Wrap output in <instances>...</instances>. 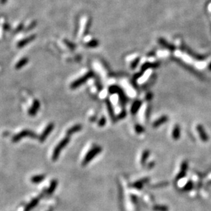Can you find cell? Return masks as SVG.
<instances>
[{"instance_id":"obj_18","label":"cell","mask_w":211,"mask_h":211,"mask_svg":"<svg viewBox=\"0 0 211 211\" xmlns=\"http://www.w3.org/2000/svg\"><path fill=\"white\" fill-rule=\"evenodd\" d=\"M154 211H169V208L164 205H155L153 206Z\"/></svg>"},{"instance_id":"obj_22","label":"cell","mask_w":211,"mask_h":211,"mask_svg":"<svg viewBox=\"0 0 211 211\" xmlns=\"http://www.w3.org/2000/svg\"><path fill=\"white\" fill-rule=\"evenodd\" d=\"M193 182H192L191 181H189V182H188L185 185V187H183V189H182V191H190V190H191L192 189H193Z\"/></svg>"},{"instance_id":"obj_5","label":"cell","mask_w":211,"mask_h":211,"mask_svg":"<svg viewBox=\"0 0 211 211\" xmlns=\"http://www.w3.org/2000/svg\"><path fill=\"white\" fill-rule=\"evenodd\" d=\"M197 130L198 132V134L200 137L201 141H203L204 142H206L208 141V134H206V131H205L204 127L203 126L199 124L197 126Z\"/></svg>"},{"instance_id":"obj_2","label":"cell","mask_w":211,"mask_h":211,"mask_svg":"<svg viewBox=\"0 0 211 211\" xmlns=\"http://www.w3.org/2000/svg\"><path fill=\"white\" fill-rule=\"evenodd\" d=\"M69 142V137H66L63 139L62 141H61L60 143L58 144V145L55 147L54 150H53V155H52V159L53 160H57L58 158L59 154H60V151L62 149L64 148V147L66 146V145L68 144Z\"/></svg>"},{"instance_id":"obj_20","label":"cell","mask_w":211,"mask_h":211,"mask_svg":"<svg viewBox=\"0 0 211 211\" xmlns=\"http://www.w3.org/2000/svg\"><path fill=\"white\" fill-rule=\"evenodd\" d=\"M34 37H35V36H30V37L26 38V39L24 40V41H20L18 43V47H23V46H24L25 45H26L27 43H30V41H32V40L34 39Z\"/></svg>"},{"instance_id":"obj_30","label":"cell","mask_w":211,"mask_h":211,"mask_svg":"<svg viewBox=\"0 0 211 211\" xmlns=\"http://www.w3.org/2000/svg\"><path fill=\"white\" fill-rule=\"evenodd\" d=\"M131 199H132V201H133L134 203H137V196H135V195H131Z\"/></svg>"},{"instance_id":"obj_3","label":"cell","mask_w":211,"mask_h":211,"mask_svg":"<svg viewBox=\"0 0 211 211\" xmlns=\"http://www.w3.org/2000/svg\"><path fill=\"white\" fill-rule=\"evenodd\" d=\"M93 76V71H89L86 75H84L81 78H80L79 79L76 80V81H74L73 83L71 84V89H76V88L79 87L83 84L84 82L87 81L89 78H91V77Z\"/></svg>"},{"instance_id":"obj_19","label":"cell","mask_w":211,"mask_h":211,"mask_svg":"<svg viewBox=\"0 0 211 211\" xmlns=\"http://www.w3.org/2000/svg\"><path fill=\"white\" fill-rule=\"evenodd\" d=\"M149 150H145V151H143V154H142L141 160V163L142 165H145V162H146L147 159L149 157Z\"/></svg>"},{"instance_id":"obj_9","label":"cell","mask_w":211,"mask_h":211,"mask_svg":"<svg viewBox=\"0 0 211 211\" xmlns=\"http://www.w3.org/2000/svg\"><path fill=\"white\" fill-rule=\"evenodd\" d=\"M106 106H107V108H108L109 115H110L111 119H112L113 121H115L117 119V117H115V113H114V110H113V108H112V103H110V101H109V99H107L106 101Z\"/></svg>"},{"instance_id":"obj_17","label":"cell","mask_w":211,"mask_h":211,"mask_svg":"<svg viewBox=\"0 0 211 211\" xmlns=\"http://www.w3.org/2000/svg\"><path fill=\"white\" fill-rule=\"evenodd\" d=\"M158 64L156 63H150V62H146L145 63L143 66H142V71H146L149 68H155V67H158Z\"/></svg>"},{"instance_id":"obj_11","label":"cell","mask_w":211,"mask_h":211,"mask_svg":"<svg viewBox=\"0 0 211 211\" xmlns=\"http://www.w3.org/2000/svg\"><path fill=\"white\" fill-rule=\"evenodd\" d=\"M142 105V102L139 100H136L134 102L132 103V108H131V112L132 114H136L138 112V110H139V108H141Z\"/></svg>"},{"instance_id":"obj_25","label":"cell","mask_w":211,"mask_h":211,"mask_svg":"<svg viewBox=\"0 0 211 211\" xmlns=\"http://www.w3.org/2000/svg\"><path fill=\"white\" fill-rule=\"evenodd\" d=\"M56 185H57V182L56 181V180H53V181H52V182H51V184L50 188H49V193H51V192H53V191H54L55 188L56 187Z\"/></svg>"},{"instance_id":"obj_12","label":"cell","mask_w":211,"mask_h":211,"mask_svg":"<svg viewBox=\"0 0 211 211\" xmlns=\"http://www.w3.org/2000/svg\"><path fill=\"white\" fill-rule=\"evenodd\" d=\"M172 137L174 140H178L180 137V128L178 125L174 127L172 132Z\"/></svg>"},{"instance_id":"obj_24","label":"cell","mask_w":211,"mask_h":211,"mask_svg":"<svg viewBox=\"0 0 211 211\" xmlns=\"http://www.w3.org/2000/svg\"><path fill=\"white\" fill-rule=\"evenodd\" d=\"M86 45L90 47H96L99 45V42L98 41H97V40L94 39L89 42V43L86 44Z\"/></svg>"},{"instance_id":"obj_1","label":"cell","mask_w":211,"mask_h":211,"mask_svg":"<svg viewBox=\"0 0 211 211\" xmlns=\"http://www.w3.org/2000/svg\"><path fill=\"white\" fill-rule=\"evenodd\" d=\"M101 151V147L97 146V145L94 146L93 148L89 151V152L86 153L85 158H84L83 162H82V165L84 166L86 165V164H87L88 163L91 162V161L93 160V159L95 158L98 153H100Z\"/></svg>"},{"instance_id":"obj_21","label":"cell","mask_w":211,"mask_h":211,"mask_svg":"<svg viewBox=\"0 0 211 211\" xmlns=\"http://www.w3.org/2000/svg\"><path fill=\"white\" fill-rule=\"evenodd\" d=\"M121 91V89L117 86L113 85L110 86V88H109V92L112 94H115V93L119 94Z\"/></svg>"},{"instance_id":"obj_6","label":"cell","mask_w":211,"mask_h":211,"mask_svg":"<svg viewBox=\"0 0 211 211\" xmlns=\"http://www.w3.org/2000/svg\"><path fill=\"white\" fill-rule=\"evenodd\" d=\"M187 169H188V163L187 161H184V162H182V164H181L180 171L179 174H178L177 177H176V180H179L185 177L186 174H187Z\"/></svg>"},{"instance_id":"obj_28","label":"cell","mask_w":211,"mask_h":211,"mask_svg":"<svg viewBox=\"0 0 211 211\" xmlns=\"http://www.w3.org/2000/svg\"><path fill=\"white\" fill-rule=\"evenodd\" d=\"M139 58H137V59H136V60H134L133 62H132V64L131 65V67L132 69H134L137 66L138 63H139Z\"/></svg>"},{"instance_id":"obj_8","label":"cell","mask_w":211,"mask_h":211,"mask_svg":"<svg viewBox=\"0 0 211 211\" xmlns=\"http://www.w3.org/2000/svg\"><path fill=\"white\" fill-rule=\"evenodd\" d=\"M149 179L147 178H143V179H141L140 180H138V181L134 182V183L133 184V187L137 189H141L142 188H143V185H145V184L147 183V182H149Z\"/></svg>"},{"instance_id":"obj_27","label":"cell","mask_w":211,"mask_h":211,"mask_svg":"<svg viewBox=\"0 0 211 211\" xmlns=\"http://www.w3.org/2000/svg\"><path fill=\"white\" fill-rule=\"evenodd\" d=\"M135 130H136V131H137V133H139V134H141L144 131L143 128L141 126H140V125H137V126H135Z\"/></svg>"},{"instance_id":"obj_15","label":"cell","mask_w":211,"mask_h":211,"mask_svg":"<svg viewBox=\"0 0 211 211\" xmlns=\"http://www.w3.org/2000/svg\"><path fill=\"white\" fill-rule=\"evenodd\" d=\"M159 43H160L161 45H162L164 47H165L167 48V49H170V50H174L175 49V47H174L173 45H171V44L168 43L165 40H164L163 38H160L159 39Z\"/></svg>"},{"instance_id":"obj_13","label":"cell","mask_w":211,"mask_h":211,"mask_svg":"<svg viewBox=\"0 0 211 211\" xmlns=\"http://www.w3.org/2000/svg\"><path fill=\"white\" fill-rule=\"evenodd\" d=\"M39 106H40L39 102H38L37 100L34 101L33 105H32V107L30 109V110H29V114L30 115H35L36 112H37L38 109L39 108Z\"/></svg>"},{"instance_id":"obj_32","label":"cell","mask_w":211,"mask_h":211,"mask_svg":"<svg viewBox=\"0 0 211 211\" xmlns=\"http://www.w3.org/2000/svg\"><path fill=\"white\" fill-rule=\"evenodd\" d=\"M208 69L210 70V71H211V62L208 65Z\"/></svg>"},{"instance_id":"obj_7","label":"cell","mask_w":211,"mask_h":211,"mask_svg":"<svg viewBox=\"0 0 211 211\" xmlns=\"http://www.w3.org/2000/svg\"><path fill=\"white\" fill-rule=\"evenodd\" d=\"M53 127H54V126H53V124H49V125H48V126H47V128H46L45 130L43 132V133H42L41 137H40L39 141L41 142L44 141V140L47 138V137L49 135V133L52 131L53 129Z\"/></svg>"},{"instance_id":"obj_4","label":"cell","mask_w":211,"mask_h":211,"mask_svg":"<svg viewBox=\"0 0 211 211\" xmlns=\"http://www.w3.org/2000/svg\"><path fill=\"white\" fill-rule=\"evenodd\" d=\"M27 136H28V137H30L32 138L36 137V135L34 133V132L30 131V130H23L22 132H19V134H16V135H15V137L12 138V141H14V142L19 141V140L22 139V138L27 137Z\"/></svg>"},{"instance_id":"obj_26","label":"cell","mask_w":211,"mask_h":211,"mask_svg":"<svg viewBox=\"0 0 211 211\" xmlns=\"http://www.w3.org/2000/svg\"><path fill=\"white\" fill-rule=\"evenodd\" d=\"M106 123V118L104 117H102L100 119V120L99 121L98 125H99V126L102 127V126H105Z\"/></svg>"},{"instance_id":"obj_10","label":"cell","mask_w":211,"mask_h":211,"mask_svg":"<svg viewBox=\"0 0 211 211\" xmlns=\"http://www.w3.org/2000/svg\"><path fill=\"white\" fill-rule=\"evenodd\" d=\"M168 121V117L167 116H162L160 117L159 119H158L156 121L153 123V128H157L158 126H161V125L164 124V123L167 122Z\"/></svg>"},{"instance_id":"obj_29","label":"cell","mask_w":211,"mask_h":211,"mask_svg":"<svg viewBox=\"0 0 211 211\" xmlns=\"http://www.w3.org/2000/svg\"><path fill=\"white\" fill-rule=\"evenodd\" d=\"M126 112H125V111H123V112H121V114L119 115L117 117V119H122V118H124L125 117H126Z\"/></svg>"},{"instance_id":"obj_23","label":"cell","mask_w":211,"mask_h":211,"mask_svg":"<svg viewBox=\"0 0 211 211\" xmlns=\"http://www.w3.org/2000/svg\"><path fill=\"white\" fill-rule=\"evenodd\" d=\"M43 179H44V176H34V177L31 179V180L33 183H38V182H41Z\"/></svg>"},{"instance_id":"obj_14","label":"cell","mask_w":211,"mask_h":211,"mask_svg":"<svg viewBox=\"0 0 211 211\" xmlns=\"http://www.w3.org/2000/svg\"><path fill=\"white\" fill-rule=\"evenodd\" d=\"M82 126L80 124L75 125L74 126H73V127L71 128L70 129L67 130V134H68V135H71V134L76 133L77 132H79L82 130Z\"/></svg>"},{"instance_id":"obj_16","label":"cell","mask_w":211,"mask_h":211,"mask_svg":"<svg viewBox=\"0 0 211 211\" xmlns=\"http://www.w3.org/2000/svg\"><path fill=\"white\" fill-rule=\"evenodd\" d=\"M28 62V58H24L22 60H19V62L17 63V65H15V67H16L17 69H19L22 68L23 67L25 66L27 63Z\"/></svg>"},{"instance_id":"obj_33","label":"cell","mask_w":211,"mask_h":211,"mask_svg":"<svg viewBox=\"0 0 211 211\" xmlns=\"http://www.w3.org/2000/svg\"><path fill=\"white\" fill-rule=\"evenodd\" d=\"M6 1V0H1V3H4Z\"/></svg>"},{"instance_id":"obj_31","label":"cell","mask_w":211,"mask_h":211,"mask_svg":"<svg viewBox=\"0 0 211 211\" xmlns=\"http://www.w3.org/2000/svg\"><path fill=\"white\" fill-rule=\"evenodd\" d=\"M151 96H152V95H151V93L150 94H147V96L146 97V99H147V100H150L151 98Z\"/></svg>"}]
</instances>
